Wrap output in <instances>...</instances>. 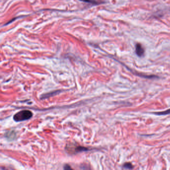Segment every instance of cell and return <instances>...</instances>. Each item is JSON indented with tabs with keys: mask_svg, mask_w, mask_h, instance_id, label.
I'll use <instances>...</instances> for the list:
<instances>
[{
	"mask_svg": "<svg viewBox=\"0 0 170 170\" xmlns=\"http://www.w3.org/2000/svg\"><path fill=\"white\" fill-rule=\"evenodd\" d=\"M156 113L158 114V115H165L166 114H167L170 113V109L166 111H164L162 112H158V113Z\"/></svg>",
	"mask_w": 170,
	"mask_h": 170,
	"instance_id": "5",
	"label": "cell"
},
{
	"mask_svg": "<svg viewBox=\"0 0 170 170\" xmlns=\"http://www.w3.org/2000/svg\"><path fill=\"white\" fill-rule=\"evenodd\" d=\"M136 53L139 57H142L144 53V50L142 45L140 44H137L136 46Z\"/></svg>",
	"mask_w": 170,
	"mask_h": 170,
	"instance_id": "2",
	"label": "cell"
},
{
	"mask_svg": "<svg viewBox=\"0 0 170 170\" xmlns=\"http://www.w3.org/2000/svg\"><path fill=\"white\" fill-rule=\"evenodd\" d=\"M123 168L125 169H132L133 168V166L130 163H126L123 165Z\"/></svg>",
	"mask_w": 170,
	"mask_h": 170,
	"instance_id": "4",
	"label": "cell"
},
{
	"mask_svg": "<svg viewBox=\"0 0 170 170\" xmlns=\"http://www.w3.org/2000/svg\"><path fill=\"white\" fill-rule=\"evenodd\" d=\"M80 1L82 2H86V3H91L93 5H98L100 4V2H98L96 1L95 0H80Z\"/></svg>",
	"mask_w": 170,
	"mask_h": 170,
	"instance_id": "3",
	"label": "cell"
},
{
	"mask_svg": "<svg viewBox=\"0 0 170 170\" xmlns=\"http://www.w3.org/2000/svg\"><path fill=\"white\" fill-rule=\"evenodd\" d=\"M33 116L32 112L28 110H22L14 116V120L16 122H21L30 119Z\"/></svg>",
	"mask_w": 170,
	"mask_h": 170,
	"instance_id": "1",
	"label": "cell"
}]
</instances>
